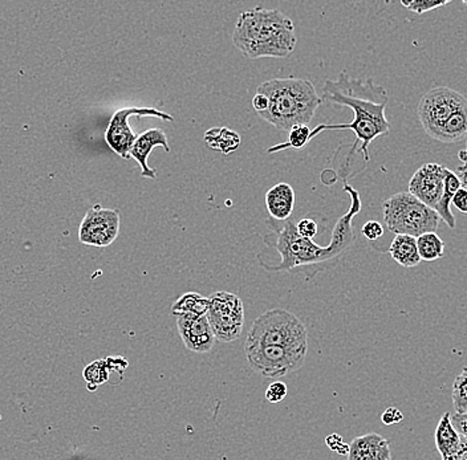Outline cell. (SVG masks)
<instances>
[{
  "label": "cell",
  "instance_id": "16",
  "mask_svg": "<svg viewBox=\"0 0 467 460\" xmlns=\"http://www.w3.org/2000/svg\"><path fill=\"white\" fill-rule=\"evenodd\" d=\"M266 208L274 221L283 222L291 218L295 208V191L289 183L282 182L266 193Z\"/></svg>",
  "mask_w": 467,
  "mask_h": 460
},
{
  "label": "cell",
  "instance_id": "8",
  "mask_svg": "<svg viewBox=\"0 0 467 460\" xmlns=\"http://www.w3.org/2000/svg\"><path fill=\"white\" fill-rule=\"evenodd\" d=\"M467 105V99L449 86H434L426 92L418 104V118L423 131L436 137L441 126Z\"/></svg>",
  "mask_w": 467,
  "mask_h": 460
},
{
  "label": "cell",
  "instance_id": "1",
  "mask_svg": "<svg viewBox=\"0 0 467 460\" xmlns=\"http://www.w3.org/2000/svg\"><path fill=\"white\" fill-rule=\"evenodd\" d=\"M322 99L336 107L349 108L355 113V117L348 124H322L311 131L309 135V140L312 141L325 131L355 133V142L340 145L333 156L338 178L344 183H348L349 178L356 175L353 172L356 157L361 156L364 162L371 161L369 145L376 138L388 134L390 131V123L385 116L389 96L387 89L374 83L372 78L360 80L349 77L347 72H341L336 80H325Z\"/></svg>",
  "mask_w": 467,
  "mask_h": 460
},
{
  "label": "cell",
  "instance_id": "24",
  "mask_svg": "<svg viewBox=\"0 0 467 460\" xmlns=\"http://www.w3.org/2000/svg\"><path fill=\"white\" fill-rule=\"evenodd\" d=\"M83 377L86 383V388L89 391H96L99 386L110 383L111 372L108 367L107 359H97L86 365L83 370Z\"/></svg>",
  "mask_w": 467,
  "mask_h": 460
},
{
  "label": "cell",
  "instance_id": "14",
  "mask_svg": "<svg viewBox=\"0 0 467 460\" xmlns=\"http://www.w3.org/2000/svg\"><path fill=\"white\" fill-rule=\"evenodd\" d=\"M157 146H161L167 153L170 151L167 133L159 128L149 129L143 134L137 135V140L133 143L132 149H130V157L140 165L141 177L156 180V170L149 166L148 161L149 156Z\"/></svg>",
  "mask_w": 467,
  "mask_h": 460
},
{
  "label": "cell",
  "instance_id": "2",
  "mask_svg": "<svg viewBox=\"0 0 467 460\" xmlns=\"http://www.w3.org/2000/svg\"><path fill=\"white\" fill-rule=\"evenodd\" d=\"M344 191L349 194L350 207L348 213L341 216L335 224L332 239L325 247L317 245L314 240L301 238L296 231V219L292 216L283 222L268 218L266 221L268 232L263 237V242L281 255V262L276 265L263 267L273 272L303 273L307 278H312L316 273L340 263L355 245L353 218L361 211L358 191L349 183H344Z\"/></svg>",
  "mask_w": 467,
  "mask_h": 460
},
{
  "label": "cell",
  "instance_id": "27",
  "mask_svg": "<svg viewBox=\"0 0 467 460\" xmlns=\"http://www.w3.org/2000/svg\"><path fill=\"white\" fill-rule=\"evenodd\" d=\"M452 397L455 413H467V367L455 378L453 383Z\"/></svg>",
  "mask_w": 467,
  "mask_h": 460
},
{
  "label": "cell",
  "instance_id": "28",
  "mask_svg": "<svg viewBox=\"0 0 467 460\" xmlns=\"http://www.w3.org/2000/svg\"><path fill=\"white\" fill-rule=\"evenodd\" d=\"M449 0H445V2H431V0H413V2H406V0H403L401 4L408 8V10L413 11V12L422 15V13L429 12V11L444 7V5L449 4Z\"/></svg>",
  "mask_w": 467,
  "mask_h": 460
},
{
  "label": "cell",
  "instance_id": "37",
  "mask_svg": "<svg viewBox=\"0 0 467 460\" xmlns=\"http://www.w3.org/2000/svg\"><path fill=\"white\" fill-rule=\"evenodd\" d=\"M447 460H467V438L461 437V445L457 453Z\"/></svg>",
  "mask_w": 467,
  "mask_h": 460
},
{
  "label": "cell",
  "instance_id": "12",
  "mask_svg": "<svg viewBox=\"0 0 467 460\" xmlns=\"http://www.w3.org/2000/svg\"><path fill=\"white\" fill-rule=\"evenodd\" d=\"M447 167L439 164H425L409 181V193L430 208H436L444 193Z\"/></svg>",
  "mask_w": 467,
  "mask_h": 460
},
{
  "label": "cell",
  "instance_id": "29",
  "mask_svg": "<svg viewBox=\"0 0 467 460\" xmlns=\"http://www.w3.org/2000/svg\"><path fill=\"white\" fill-rule=\"evenodd\" d=\"M287 393H289V389H287L286 383L276 381V383H271L266 391V399L275 405V403H281L286 398Z\"/></svg>",
  "mask_w": 467,
  "mask_h": 460
},
{
  "label": "cell",
  "instance_id": "21",
  "mask_svg": "<svg viewBox=\"0 0 467 460\" xmlns=\"http://www.w3.org/2000/svg\"><path fill=\"white\" fill-rule=\"evenodd\" d=\"M467 138V105L455 112L437 133L434 140L445 143L461 142Z\"/></svg>",
  "mask_w": 467,
  "mask_h": 460
},
{
  "label": "cell",
  "instance_id": "15",
  "mask_svg": "<svg viewBox=\"0 0 467 460\" xmlns=\"http://www.w3.org/2000/svg\"><path fill=\"white\" fill-rule=\"evenodd\" d=\"M348 460H392L389 440L376 432L361 435L350 442Z\"/></svg>",
  "mask_w": 467,
  "mask_h": 460
},
{
  "label": "cell",
  "instance_id": "30",
  "mask_svg": "<svg viewBox=\"0 0 467 460\" xmlns=\"http://www.w3.org/2000/svg\"><path fill=\"white\" fill-rule=\"evenodd\" d=\"M361 234L369 240V242H376L380 238L384 237V227L377 221H368L361 229Z\"/></svg>",
  "mask_w": 467,
  "mask_h": 460
},
{
  "label": "cell",
  "instance_id": "23",
  "mask_svg": "<svg viewBox=\"0 0 467 460\" xmlns=\"http://www.w3.org/2000/svg\"><path fill=\"white\" fill-rule=\"evenodd\" d=\"M418 255L421 261L434 262L444 258L445 242L437 232H428L417 238Z\"/></svg>",
  "mask_w": 467,
  "mask_h": 460
},
{
  "label": "cell",
  "instance_id": "20",
  "mask_svg": "<svg viewBox=\"0 0 467 460\" xmlns=\"http://www.w3.org/2000/svg\"><path fill=\"white\" fill-rule=\"evenodd\" d=\"M241 141V135L229 128H211L205 133L206 145L225 156L238 150Z\"/></svg>",
  "mask_w": 467,
  "mask_h": 460
},
{
  "label": "cell",
  "instance_id": "32",
  "mask_svg": "<svg viewBox=\"0 0 467 460\" xmlns=\"http://www.w3.org/2000/svg\"><path fill=\"white\" fill-rule=\"evenodd\" d=\"M403 419L404 414L397 408H388L381 416V421L385 426H393V424H400V422H403Z\"/></svg>",
  "mask_w": 467,
  "mask_h": 460
},
{
  "label": "cell",
  "instance_id": "25",
  "mask_svg": "<svg viewBox=\"0 0 467 460\" xmlns=\"http://www.w3.org/2000/svg\"><path fill=\"white\" fill-rule=\"evenodd\" d=\"M309 135H311V128L308 125L296 126V128L291 129L289 132V137H287L286 142L279 143V145L273 146V148L268 149V153H279V151L289 150H301V149L306 148L311 140H309Z\"/></svg>",
  "mask_w": 467,
  "mask_h": 460
},
{
  "label": "cell",
  "instance_id": "35",
  "mask_svg": "<svg viewBox=\"0 0 467 460\" xmlns=\"http://www.w3.org/2000/svg\"><path fill=\"white\" fill-rule=\"evenodd\" d=\"M458 156H460V159L463 165L458 167L457 177L460 178L463 188L467 189V148L465 150L460 151Z\"/></svg>",
  "mask_w": 467,
  "mask_h": 460
},
{
  "label": "cell",
  "instance_id": "18",
  "mask_svg": "<svg viewBox=\"0 0 467 460\" xmlns=\"http://www.w3.org/2000/svg\"><path fill=\"white\" fill-rule=\"evenodd\" d=\"M388 253L401 267L413 268L421 263L417 238L409 237V235H396Z\"/></svg>",
  "mask_w": 467,
  "mask_h": 460
},
{
  "label": "cell",
  "instance_id": "6",
  "mask_svg": "<svg viewBox=\"0 0 467 460\" xmlns=\"http://www.w3.org/2000/svg\"><path fill=\"white\" fill-rule=\"evenodd\" d=\"M246 343L308 348V330L298 316L283 308H274L255 319Z\"/></svg>",
  "mask_w": 467,
  "mask_h": 460
},
{
  "label": "cell",
  "instance_id": "26",
  "mask_svg": "<svg viewBox=\"0 0 467 460\" xmlns=\"http://www.w3.org/2000/svg\"><path fill=\"white\" fill-rule=\"evenodd\" d=\"M320 223H327V218L323 214H312L306 218L296 219V231L301 238L314 240L319 234Z\"/></svg>",
  "mask_w": 467,
  "mask_h": 460
},
{
  "label": "cell",
  "instance_id": "22",
  "mask_svg": "<svg viewBox=\"0 0 467 460\" xmlns=\"http://www.w3.org/2000/svg\"><path fill=\"white\" fill-rule=\"evenodd\" d=\"M209 305H210L209 297L195 294V292H187V294L182 295L175 304L172 305V313L175 316H206Z\"/></svg>",
  "mask_w": 467,
  "mask_h": 460
},
{
  "label": "cell",
  "instance_id": "11",
  "mask_svg": "<svg viewBox=\"0 0 467 460\" xmlns=\"http://www.w3.org/2000/svg\"><path fill=\"white\" fill-rule=\"evenodd\" d=\"M119 210L94 206L84 216L78 230V239L83 245L108 247L119 237Z\"/></svg>",
  "mask_w": 467,
  "mask_h": 460
},
{
  "label": "cell",
  "instance_id": "34",
  "mask_svg": "<svg viewBox=\"0 0 467 460\" xmlns=\"http://www.w3.org/2000/svg\"><path fill=\"white\" fill-rule=\"evenodd\" d=\"M452 424L461 437L467 438V413L457 414L452 416Z\"/></svg>",
  "mask_w": 467,
  "mask_h": 460
},
{
  "label": "cell",
  "instance_id": "39",
  "mask_svg": "<svg viewBox=\"0 0 467 460\" xmlns=\"http://www.w3.org/2000/svg\"><path fill=\"white\" fill-rule=\"evenodd\" d=\"M463 3H465V4L467 5V0H465V2H463Z\"/></svg>",
  "mask_w": 467,
  "mask_h": 460
},
{
  "label": "cell",
  "instance_id": "13",
  "mask_svg": "<svg viewBox=\"0 0 467 460\" xmlns=\"http://www.w3.org/2000/svg\"><path fill=\"white\" fill-rule=\"evenodd\" d=\"M176 328L184 345L194 353L205 354L213 351L216 335L206 316H176Z\"/></svg>",
  "mask_w": 467,
  "mask_h": 460
},
{
  "label": "cell",
  "instance_id": "38",
  "mask_svg": "<svg viewBox=\"0 0 467 460\" xmlns=\"http://www.w3.org/2000/svg\"><path fill=\"white\" fill-rule=\"evenodd\" d=\"M320 178H322V182L324 185L331 186L338 181V174H336L335 170L327 169L322 173V177Z\"/></svg>",
  "mask_w": 467,
  "mask_h": 460
},
{
  "label": "cell",
  "instance_id": "36",
  "mask_svg": "<svg viewBox=\"0 0 467 460\" xmlns=\"http://www.w3.org/2000/svg\"><path fill=\"white\" fill-rule=\"evenodd\" d=\"M252 107H254L255 112L258 113V115H260V113L266 112L268 108V99L266 96H263V94L257 93L254 96V99H252Z\"/></svg>",
  "mask_w": 467,
  "mask_h": 460
},
{
  "label": "cell",
  "instance_id": "9",
  "mask_svg": "<svg viewBox=\"0 0 467 460\" xmlns=\"http://www.w3.org/2000/svg\"><path fill=\"white\" fill-rule=\"evenodd\" d=\"M208 319L216 340L233 343L242 335L244 307L242 300L230 292H214L209 296Z\"/></svg>",
  "mask_w": 467,
  "mask_h": 460
},
{
  "label": "cell",
  "instance_id": "10",
  "mask_svg": "<svg viewBox=\"0 0 467 460\" xmlns=\"http://www.w3.org/2000/svg\"><path fill=\"white\" fill-rule=\"evenodd\" d=\"M153 117L173 123L175 118L156 108H124L117 110L105 132V141L110 148L124 159L130 158V149L137 140V134L129 125V118Z\"/></svg>",
  "mask_w": 467,
  "mask_h": 460
},
{
  "label": "cell",
  "instance_id": "7",
  "mask_svg": "<svg viewBox=\"0 0 467 460\" xmlns=\"http://www.w3.org/2000/svg\"><path fill=\"white\" fill-rule=\"evenodd\" d=\"M244 351L255 373L271 380H279L303 367L308 348L244 343Z\"/></svg>",
  "mask_w": 467,
  "mask_h": 460
},
{
  "label": "cell",
  "instance_id": "17",
  "mask_svg": "<svg viewBox=\"0 0 467 460\" xmlns=\"http://www.w3.org/2000/svg\"><path fill=\"white\" fill-rule=\"evenodd\" d=\"M461 445V435L452 424V414L445 413L439 419L436 430V448L442 460L449 459L457 453Z\"/></svg>",
  "mask_w": 467,
  "mask_h": 460
},
{
  "label": "cell",
  "instance_id": "19",
  "mask_svg": "<svg viewBox=\"0 0 467 460\" xmlns=\"http://www.w3.org/2000/svg\"><path fill=\"white\" fill-rule=\"evenodd\" d=\"M463 188L461 185L460 178L457 177L453 170H447V177H445L444 183V193H442L441 199H439L438 205L434 208L436 213L438 214L439 218L444 223L447 224L449 229H455V216L452 213V200L455 194L457 193L460 189Z\"/></svg>",
  "mask_w": 467,
  "mask_h": 460
},
{
  "label": "cell",
  "instance_id": "4",
  "mask_svg": "<svg viewBox=\"0 0 467 460\" xmlns=\"http://www.w3.org/2000/svg\"><path fill=\"white\" fill-rule=\"evenodd\" d=\"M257 93L268 99L267 110L259 117L287 133L296 126L308 125L324 102L311 81L295 76L265 81L258 86Z\"/></svg>",
  "mask_w": 467,
  "mask_h": 460
},
{
  "label": "cell",
  "instance_id": "5",
  "mask_svg": "<svg viewBox=\"0 0 467 460\" xmlns=\"http://www.w3.org/2000/svg\"><path fill=\"white\" fill-rule=\"evenodd\" d=\"M387 229L395 235L418 238L428 232H437L441 218L433 208L423 205L409 191H401L382 203Z\"/></svg>",
  "mask_w": 467,
  "mask_h": 460
},
{
  "label": "cell",
  "instance_id": "3",
  "mask_svg": "<svg viewBox=\"0 0 467 460\" xmlns=\"http://www.w3.org/2000/svg\"><path fill=\"white\" fill-rule=\"evenodd\" d=\"M298 43L295 26L281 10L257 5L238 16L233 44L247 59H286L292 55Z\"/></svg>",
  "mask_w": 467,
  "mask_h": 460
},
{
  "label": "cell",
  "instance_id": "33",
  "mask_svg": "<svg viewBox=\"0 0 467 460\" xmlns=\"http://www.w3.org/2000/svg\"><path fill=\"white\" fill-rule=\"evenodd\" d=\"M452 205L457 208L460 213L467 214V189L461 188L453 197Z\"/></svg>",
  "mask_w": 467,
  "mask_h": 460
},
{
  "label": "cell",
  "instance_id": "31",
  "mask_svg": "<svg viewBox=\"0 0 467 460\" xmlns=\"http://www.w3.org/2000/svg\"><path fill=\"white\" fill-rule=\"evenodd\" d=\"M325 443H327L331 450L335 451L339 456H348L349 445L344 443L343 438H341L340 435H330V437H327V440H325Z\"/></svg>",
  "mask_w": 467,
  "mask_h": 460
}]
</instances>
